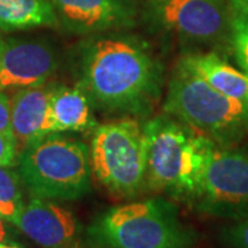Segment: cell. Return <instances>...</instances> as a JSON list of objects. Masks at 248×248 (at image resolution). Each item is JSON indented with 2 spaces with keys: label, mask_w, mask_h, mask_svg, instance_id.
<instances>
[{
  "label": "cell",
  "mask_w": 248,
  "mask_h": 248,
  "mask_svg": "<svg viewBox=\"0 0 248 248\" xmlns=\"http://www.w3.org/2000/svg\"><path fill=\"white\" fill-rule=\"evenodd\" d=\"M83 89L101 107L142 112L157 97V62L145 46L128 37L98 39L84 53Z\"/></svg>",
  "instance_id": "cell-1"
},
{
  "label": "cell",
  "mask_w": 248,
  "mask_h": 248,
  "mask_svg": "<svg viewBox=\"0 0 248 248\" xmlns=\"http://www.w3.org/2000/svg\"><path fill=\"white\" fill-rule=\"evenodd\" d=\"M143 128L148 138V185L193 200L215 142L169 116L155 117Z\"/></svg>",
  "instance_id": "cell-2"
},
{
  "label": "cell",
  "mask_w": 248,
  "mask_h": 248,
  "mask_svg": "<svg viewBox=\"0 0 248 248\" xmlns=\"http://www.w3.org/2000/svg\"><path fill=\"white\" fill-rule=\"evenodd\" d=\"M95 248H193V233L179 221L177 208L161 199L112 207L90 226Z\"/></svg>",
  "instance_id": "cell-3"
},
{
  "label": "cell",
  "mask_w": 248,
  "mask_h": 248,
  "mask_svg": "<svg viewBox=\"0 0 248 248\" xmlns=\"http://www.w3.org/2000/svg\"><path fill=\"white\" fill-rule=\"evenodd\" d=\"M18 174L32 196L75 200L90 189V149L61 133H47L27 143L18 155Z\"/></svg>",
  "instance_id": "cell-4"
},
{
  "label": "cell",
  "mask_w": 248,
  "mask_h": 248,
  "mask_svg": "<svg viewBox=\"0 0 248 248\" xmlns=\"http://www.w3.org/2000/svg\"><path fill=\"white\" fill-rule=\"evenodd\" d=\"M164 110L214 142L231 145L248 134V104L207 84L181 61L170 81Z\"/></svg>",
  "instance_id": "cell-5"
},
{
  "label": "cell",
  "mask_w": 248,
  "mask_h": 248,
  "mask_svg": "<svg viewBox=\"0 0 248 248\" xmlns=\"http://www.w3.org/2000/svg\"><path fill=\"white\" fill-rule=\"evenodd\" d=\"M148 138L143 125L125 117L97 127L91 140L90 163L109 192L133 197L146 181Z\"/></svg>",
  "instance_id": "cell-6"
},
{
  "label": "cell",
  "mask_w": 248,
  "mask_h": 248,
  "mask_svg": "<svg viewBox=\"0 0 248 248\" xmlns=\"http://www.w3.org/2000/svg\"><path fill=\"white\" fill-rule=\"evenodd\" d=\"M192 202L202 213L248 218V153L215 146Z\"/></svg>",
  "instance_id": "cell-7"
},
{
  "label": "cell",
  "mask_w": 248,
  "mask_h": 248,
  "mask_svg": "<svg viewBox=\"0 0 248 248\" xmlns=\"http://www.w3.org/2000/svg\"><path fill=\"white\" fill-rule=\"evenodd\" d=\"M152 22L192 43H217L232 33L225 0H148Z\"/></svg>",
  "instance_id": "cell-8"
},
{
  "label": "cell",
  "mask_w": 248,
  "mask_h": 248,
  "mask_svg": "<svg viewBox=\"0 0 248 248\" xmlns=\"http://www.w3.org/2000/svg\"><path fill=\"white\" fill-rule=\"evenodd\" d=\"M14 225L42 248H84L76 217L48 199L33 196Z\"/></svg>",
  "instance_id": "cell-9"
},
{
  "label": "cell",
  "mask_w": 248,
  "mask_h": 248,
  "mask_svg": "<svg viewBox=\"0 0 248 248\" xmlns=\"http://www.w3.org/2000/svg\"><path fill=\"white\" fill-rule=\"evenodd\" d=\"M58 21L72 32L98 33L131 27L133 0H48Z\"/></svg>",
  "instance_id": "cell-10"
},
{
  "label": "cell",
  "mask_w": 248,
  "mask_h": 248,
  "mask_svg": "<svg viewBox=\"0 0 248 248\" xmlns=\"http://www.w3.org/2000/svg\"><path fill=\"white\" fill-rule=\"evenodd\" d=\"M57 68L53 48L42 42H10L0 61V90L40 87Z\"/></svg>",
  "instance_id": "cell-11"
},
{
  "label": "cell",
  "mask_w": 248,
  "mask_h": 248,
  "mask_svg": "<svg viewBox=\"0 0 248 248\" xmlns=\"http://www.w3.org/2000/svg\"><path fill=\"white\" fill-rule=\"evenodd\" d=\"M51 90L45 86L22 89L11 98V125L19 151L37 137L53 133Z\"/></svg>",
  "instance_id": "cell-12"
},
{
  "label": "cell",
  "mask_w": 248,
  "mask_h": 248,
  "mask_svg": "<svg viewBox=\"0 0 248 248\" xmlns=\"http://www.w3.org/2000/svg\"><path fill=\"white\" fill-rule=\"evenodd\" d=\"M181 61L213 89L248 104V76L214 53L189 54Z\"/></svg>",
  "instance_id": "cell-13"
},
{
  "label": "cell",
  "mask_w": 248,
  "mask_h": 248,
  "mask_svg": "<svg viewBox=\"0 0 248 248\" xmlns=\"http://www.w3.org/2000/svg\"><path fill=\"white\" fill-rule=\"evenodd\" d=\"M50 115L53 133L84 131L94 127L87 93L79 87H57L51 90Z\"/></svg>",
  "instance_id": "cell-14"
},
{
  "label": "cell",
  "mask_w": 248,
  "mask_h": 248,
  "mask_svg": "<svg viewBox=\"0 0 248 248\" xmlns=\"http://www.w3.org/2000/svg\"><path fill=\"white\" fill-rule=\"evenodd\" d=\"M57 24L58 18L48 0H0V28L4 31Z\"/></svg>",
  "instance_id": "cell-15"
},
{
  "label": "cell",
  "mask_w": 248,
  "mask_h": 248,
  "mask_svg": "<svg viewBox=\"0 0 248 248\" xmlns=\"http://www.w3.org/2000/svg\"><path fill=\"white\" fill-rule=\"evenodd\" d=\"M21 177L11 167L0 166V214L6 221L16 223L24 208Z\"/></svg>",
  "instance_id": "cell-16"
},
{
  "label": "cell",
  "mask_w": 248,
  "mask_h": 248,
  "mask_svg": "<svg viewBox=\"0 0 248 248\" xmlns=\"http://www.w3.org/2000/svg\"><path fill=\"white\" fill-rule=\"evenodd\" d=\"M231 40L236 61L248 76V16L233 18Z\"/></svg>",
  "instance_id": "cell-17"
},
{
  "label": "cell",
  "mask_w": 248,
  "mask_h": 248,
  "mask_svg": "<svg viewBox=\"0 0 248 248\" xmlns=\"http://www.w3.org/2000/svg\"><path fill=\"white\" fill-rule=\"evenodd\" d=\"M225 239L233 248H248V218L226 229Z\"/></svg>",
  "instance_id": "cell-18"
},
{
  "label": "cell",
  "mask_w": 248,
  "mask_h": 248,
  "mask_svg": "<svg viewBox=\"0 0 248 248\" xmlns=\"http://www.w3.org/2000/svg\"><path fill=\"white\" fill-rule=\"evenodd\" d=\"M17 143L9 135L0 134V166L13 167L17 163Z\"/></svg>",
  "instance_id": "cell-19"
},
{
  "label": "cell",
  "mask_w": 248,
  "mask_h": 248,
  "mask_svg": "<svg viewBox=\"0 0 248 248\" xmlns=\"http://www.w3.org/2000/svg\"><path fill=\"white\" fill-rule=\"evenodd\" d=\"M0 134L14 138L11 125V98L3 90H0Z\"/></svg>",
  "instance_id": "cell-20"
},
{
  "label": "cell",
  "mask_w": 248,
  "mask_h": 248,
  "mask_svg": "<svg viewBox=\"0 0 248 248\" xmlns=\"http://www.w3.org/2000/svg\"><path fill=\"white\" fill-rule=\"evenodd\" d=\"M231 3L237 16H248V0H231Z\"/></svg>",
  "instance_id": "cell-21"
},
{
  "label": "cell",
  "mask_w": 248,
  "mask_h": 248,
  "mask_svg": "<svg viewBox=\"0 0 248 248\" xmlns=\"http://www.w3.org/2000/svg\"><path fill=\"white\" fill-rule=\"evenodd\" d=\"M4 218L0 214V243H9V231L6 228Z\"/></svg>",
  "instance_id": "cell-22"
},
{
  "label": "cell",
  "mask_w": 248,
  "mask_h": 248,
  "mask_svg": "<svg viewBox=\"0 0 248 248\" xmlns=\"http://www.w3.org/2000/svg\"><path fill=\"white\" fill-rule=\"evenodd\" d=\"M4 47H6V43L0 36V61H1V55H3V51H4Z\"/></svg>",
  "instance_id": "cell-23"
},
{
  "label": "cell",
  "mask_w": 248,
  "mask_h": 248,
  "mask_svg": "<svg viewBox=\"0 0 248 248\" xmlns=\"http://www.w3.org/2000/svg\"><path fill=\"white\" fill-rule=\"evenodd\" d=\"M0 248H21L16 244H9V243H0Z\"/></svg>",
  "instance_id": "cell-24"
}]
</instances>
